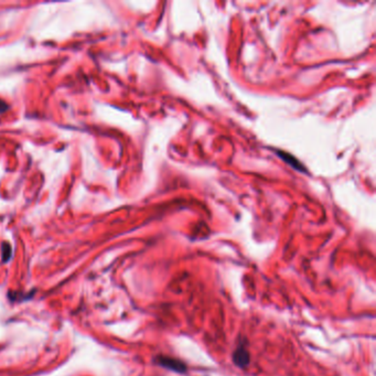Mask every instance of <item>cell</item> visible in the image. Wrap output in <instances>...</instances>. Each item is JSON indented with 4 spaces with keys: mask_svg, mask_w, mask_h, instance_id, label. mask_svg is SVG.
<instances>
[{
    "mask_svg": "<svg viewBox=\"0 0 376 376\" xmlns=\"http://www.w3.org/2000/svg\"><path fill=\"white\" fill-rule=\"evenodd\" d=\"M158 363L161 366L166 368H169L171 371H175L178 373H184L187 371V365L183 362L179 361L177 359H172L168 356H160L158 359Z\"/></svg>",
    "mask_w": 376,
    "mask_h": 376,
    "instance_id": "cell-1",
    "label": "cell"
},
{
    "mask_svg": "<svg viewBox=\"0 0 376 376\" xmlns=\"http://www.w3.org/2000/svg\"><path fill=\"white\" fill-rule=\"evenodd\" d=\"M7 110H8V105L6 104L3 99H0V113H4Z\"/></svg>",
    "mask_w": 376,
    "mask_h": 376,
    "instance_id": "cell-3",
    "label": "cell"
},
{
    "mask_svg": "<svg viewBox=\"0 0 376 376\" xmlns=\"http://www.w3.org/2000/svg\"><path fill=\"white\" fill-rule=\"evenodd\" d=\"M233 360H234V363L236 365L240 367H245L246 365H248L249 354L246 348L238 347L234 352V355H233Z\"/></svg>",
    "mask_w": 376,
    "mask_h": 376,
    "instance_id": "cell-2",
    "label": "cell"
}]
</instances>
